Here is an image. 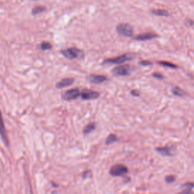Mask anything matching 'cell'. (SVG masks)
I'll use <instances>...</instances> for the list:
<instances>
[{
  "label": "cell",
  "mask_w": 194,
  "mask_h": 194,
  "mask_svg": "<svg viewBox=\"0 0 194 194\" xmlns=\"http://www.w3.org/2000/svg\"><path fill=\"white\" fill-rule=\"evenodd\" d=\"M172 92L175 96H179V97H183V96H185L187 95V93L183 89L180 88V87H177V86H175V87H172Z\"/></svg>",
  "instance_id": "obj_13"
},
{
  "label": "cell",
  "mask_w": 194,
  "mask_h": 194,
  "mask_svg": "<svg viewBox=\"0 0 194 194\" xmlns=\"http://www.w3.org/2000/svg\"><path fill=\"white\" fill-rule=\"evenodd\" d=\"M80 95V90L78 88H74L68 90L64 92L62 94V98L64 100L70 101V100H74L78 98V96Z\"/></svg>",
  "instance_id": "obj_7"
},
{
  "label": "cell",
  "mask_w": 194,
  "mask_h": 194,
  "mask_svg": "<svg viewBox=\"0 0 194 194\" xmlns=\"http://www.w3.org/2000/svg\"><path fill=\"white\" fill-rule=\"evenodd\" d=\"M156 150L159 152V154H161L163 156H173L174 155V149L173 147L169 146H165L163 147H157Z\"/></svg>",
  "instance_id": "obj_9"
},
{
  "label": "cell",
  "mask_w": 194,
  "mask_h": 194,
  "mask_svg": "<svg viewBox=\"0 0 194 194\" xmlns=\"http://www.w3.org/2000/svg\"><path fill=\"white\" fill-rule=\"evenodd\" d=\"M140 64L143 66H149L152 65V62H151L150 61H148V60H143V61H140Z\"/></svg>",
  "instance_id": "obj_22"
},
{
  "label": "cell",
  "mask_w": 194,
  "mask_h": 194,
  "mask_svg": "<svg viewBox=\"0 0 194 194\" xmlns=\"http://www.w3.org/2000/svg\"><path fill=\"white\" fill-rule=\"evenodd\" d=\"M130 94H131L132 96H135V97H138V96H140V91L137 90H132L131 91H130Z\"/></svg>",
  "instance_id": "obj_23"
},
{
  "label": "cell",
  "mask_w": 194,
  "mask_h": 194,
  "mask_svg": "<svg viewBox=\"0 0 194 194\" xmlns=\"http://www.w3.org/2000/svg\"><path fill=\"white\" fill-rule=\"evenodd\" d=\"M135 56L136 55L133 53H125L115 58L105 59L103 64H122L127 61H131L135 58Z\"/></svg>",
  "instance_id": "obj_1"
},
{
  "label": "cell",
  "mask_w": 194,
  "mask_h": 194,
  "mask_svg": "<svg viewBox=\"0 0 194 194\" xmlns=\"http://www.w3.org/2000/svg\"><path fill=\"white\" fill-rule=\"evenodd\" d=\"M158 64H161V65L164 66V67H171V68H178V65L176 64H173L172 62H169V61H158Z\"/></svg>",
  "instance_id": "obj_16"
},
{
  "label": "cell",
  "mask_w": 194,
  "mask_h": 194,
  "mask_svg": "<svg viewBox=\"0 0 194 194\" xmlns=\"http://www.w3.org/2000/svg\"><path fill=\"white\" fill-rule=\"evenodd\" d=\"M46 10V7L43 6V5H39V6L34 7L32 10V14L34 15H39L40 13H42Z\"/></svg>",
  "instance_id": "obj_17"
},
{
  "label": "cell",
  "mask_w": 194,
  "mask_h": 194,
  "mask_svg": "<svg viewBox=\"0 0 194 194\" xmlns=\"http://www.w3.org/2000/svg\"><path fill=\"white\" fill-rule=\"evenodd\" d=\"M128 173V169L127 166L122 164H117L113 165L109 170V174L112 177H122Z\"/></svg>",
  "instance_id": "obj_5"
},
{
  "label": "cell",
  "mask_w": 194,
  "mask_h": 194,
  "mask_svg": "<svg viewBox=\"0 0 194 194\" xmlns=\"http://www.w3.org/2000/svg\"><path fill=\"white\" fill-rule=\"evenodd\" d=\"M152 15H156V16H161V17H168L169 16V11L164 9H152L150 11Z\"/></svg>",
  "instance_id": "obj_12"
},
{
  "label": "cell",
  "mask_w": 194,
  "mask_h": 194,
  "mask_svg": "<svg viewBox=\"0 0 194 194\" xmlns=\"http://www.w3.org/2000/svg\"><path fill=\"white\" fill-rule=\"evenodd\" d=\"M61 54L64 55L65 58H68L70 60L77 59V58H82L84 57V52L81 49L76 47H71V48H67L66 49L62 50L61 52Z\"/></svg>",
  "instance_id": "obj_2"
},
{
  "label": "cell",
  "mask_w": 194,
  "mask_h": 194,
  "mask_svg": "<svg viewBox=\"0 0 194 194\" xmlns=\"http://www.w3.org/2000/svg\"><path fill=\"white\" fill-rule=\"evenodd\" d=\"M88 80L91 82L92 84H102L103 82L108 80L107 77L104 75H97V74H90L88 77Z\"/></svg>",
  "instance_id": "obj_10"
},
{
  "label": "cell",
  "mask_w": 194,
  "mask_h": 194,
  "mask_svg": "<svg viewBox=\"0 0 194 194\" xmlns=\"http://www.w3.org/2000/svg\"><path fill=\"white\" fill-rule=\"evenodd\" d=\"M116 31L120 36L125 37H132L134 34L133 28L131 25L125 23L118 24L116 27Z\"/></svg>",
  "instance_id": "obj_3"
},
{
  "label": "cell",
  "mask_w": 194,
  "mask_h": 194,
  "mask_svg": "<svg viewBox=\"0 0 194 194\" xmlns=\"http://www.w3.org/2000/svg\"><path fill=\"white\" fill-rule=\"evenodd\" d=\"M182 193H193L192 190H184L182 191Z\"/></svg>",
  "instance_id": "obj_24"
},
{
  "label": "cell",
  "mask_w": 194,
  "mask_h": 194,
  "mask_svg": "<svg viewBox=\"0 0 194 194\" xmlns=\"http://www.w3.org/2000/svg\"><path fill=\"white\" fill-rule=\"evenodd\" d=\"M40 48H41V49L43 50L51 49L52 45L48 42H43L41 43V45H40Z\"/></svg>",
  "instance_id": "obj_20"
},
{
  "label": "cell",
  "mask_w": 194,
  "mask_h": 194,
  "mask_svg": "<svg viewBox=\"0 0 194 194\" xmlns=\"http://www.w3.org/2000/svg\"><path fill=\"white\" fill-rule=\"evenodd\" d=\"M181 187L184 190H192L194 188V183H193V182H187V183L182 185Z\"/></svg>",
  "instance_id": "obj_19"
},
{
  "label": "cell",
  "mask_w": 194,
  "mask_h": 194,
  "mask_svg": "<svg viewBox=\"0 0 194 194\" xmlns=\"http://www.w3.org/2000/svg\"><path fill=\"white\" fill-rule=\"evenodd\" d=\"M152 77H156V79H159V80H162V79H164V76L162 75L161 73H159V72H154L152 73Z\"/></svg>",
  "instance_id": "obj_21"
},
{
  "label": "cell",
  "mask_w": 194,
  "mask_h": 194,
  "mask_svg": "<svg viewBox=\"0 0 194 194\" xmlns=\"http://www.w3.org/2000/svg\"><path fill=\"white\" fill-rule=\"evenodd\" d=\"M159 36L156 34L155 33H144V34H139L134 37L135 40L137 41H147V40H151L154 38H157Z\"/></svg>",
  "instance_id": "obj_8"
},
{
  "label": "cell",
  "mask_w": 194,
  "mask_h": 194,
  "mask_svg": "<svg viewBox=\"0 0 194 194\" xmlns=\"http://www.w3.org/2000/svg\"><path fill=\"white\" fill-rule=\"evenodd\" d=\"M176 180V177L175 175H169V176H166L165 178V182L167 184H172Z\"/></svg>",
  "instance_id": "obj_18"
},
{
  "label": "cell",
  "mask_w": 194,
  "mask_h": 194,
  "mask_svg": "<svg viewBox=\"0 0 194 194\" xmlns=\"http://www.w3.org/2000/svg\"><path fill=\"white\" fill-rule=\"evenodd\" d=\"M96 123H94V122H91V123L88 124H87V125L84 127V130H83V133H84V134H89V133H92V132L96 129Z\"/></svg>",
  "instance_id": "obj_14"
},
{
  "label": "cell",
  "mask_w": 194,
  "mask_h": 194,
  "mask_svg": "<svg viewBox=\"0 0 194 194\" xmlns=\"http://www.w3.org/2000/svg\"><path fill=\"white\" fill-rule=\"evenodd\" d=\"M100 93L99 92L89 90V89H84L80 92V96L84 100H96V99H98L100 97Z\"/></svg>",
  "instance_id": "obj_6"
},
{
  "label": "cell",
  "mask_w": 194,
  "mask_h": 194,
  "mask_svg": "<svg viewBox=\"0 0 194 194\" xmlns=\"http://www.w3.org/2000/svg\"><path fill=\"white\" fill-rule=\"evenodd\" d=\"M133 70V67L130 64H124V65H118L114 67L112 70V73L115 76H121V77H125L131 74Z\"/></svg>",
  "instance_id": "obj_4"
},
{
  "label": "cell",
  "mask_w": 194,
  "mask_h": 194,
  "mask_svg": "<svg viewBox=\"0 0 194 194\" xmlns=\"http://www.w3.org/2000/svg\"><path fill=\"white\" fill-rule=\"evenodd\" d=\"M74 83V78H64L63 80H61V81L58 82L56 84V87L58 89L64 88V87H69V86L72 85Z\"/></svg>",
  "instance_id": "obj_11"
},
{
  "label": "cell",
  "mask_w": 194,
  "mask_h": 194,
  "mask_svg": "<svg viewBox=\"0 0 194 194\" xmlns=\"http://www.w3.org/2000/svg\"><path fill=\"white\" fill-rule=\"evenodd\" d=\"M118 140V136H116L115 134H114V133H111V134H109V136H107V138L106 139V143H106V145L109 146V145L115 143V142H117Z\"/></svg>",
  "instance_id": "obj_15"
}]
</instances>
